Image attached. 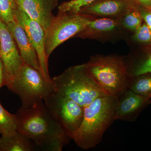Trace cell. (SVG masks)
<instances>
[{
  "label": "cell",
  "mask_w": 151,
  "mask_h": 151,
  "mask_svg": "<svg viewBox=\"0 0 151 151\" xmlns=\"http://www.w3.org/2000/svg\"><path fill=\"white\" fill-rule=\"evenodd\" d=\"M15 115L17 131L44 151H61L72 139L52 116L43 100L30 108L21 106Z\"/></svg>",
  "instance_id": "cell-1"
},
{
  "label": "cell",
  "mask_w": 151,
  "mask_h": 151,
  "mask_svg": "<svg viewBox=\"0 0 151 151\" xmlns=\"http://www.w3.org/2000/svg\"><path fill=\"white\" fill-rule=\"evenodd\" d=\"M117 101L116 96L104 95L84 107L83 121L72 137L79 147L94 148L102 142L105 132L115 121Z\"/></svg>",
  "instance_id": "cell-2"
},
{
  "label": "cell",
  "mask_w": 151,
  "mask_h": 151,
  "mask_svg": "<svg viewBox=\"0 0 151 151\" xmlns=\"http://www.w3.org/2000/svg\"><path fill=\"white\" fill-rule=\"evenodd\" d=\"M51 81L55 92L84 108L98 97L111 95L96 83L85 63L68 68L60 75L51 78Z\"/></svg>",
  "instance_id": "cell-3"
},
{
  "label": "cell",
  "mask_w": 151,
  "mask_h": 151,
  "mask_svg": "<svg viewBox=\"0 0 151 151\" xmlns=\"http://www.w3.org/2000/svg\"><path fill=\"white\" fill-rule=\"evenodd\" d=\"M85 65L96 83L108 94L118 97L128 88L130 78L121 58L97 55Z\"/></svg>",
  "instance_id": "cell-4"
},
{
  "label": "cell",
  "mask_w": 151,
  "mask_h": 151,
  "mask_svg": "<svg viewBox=\"0 0 151 151\" xmlns=\"http://www.w3.org/2000/svg\"><path fill=\"white\" fill-rule=\"evenodd\" d=\"M22 100V106L28 108L45 100L53 91L51 80L40 70L23 62L10 89Z\"/></svg>",
  "instance_id": "cell-5"
},
{
  "label": "cell",
  "mask_w": 151,
  "mask_h": 151,
  "mask_svg": "<svg viewBox=\"0 0 151 151\" xmlns=\"http://www.w3.org/2000/svg\"><path fill=\"white\" fill-rule=\"evenodd\" d=\"M94 18L84 14L58 12L46 33L45 52L47 58L58 47L76 36Z\"/></svg>",
  "instance_id": "cell-6"
},
{
  "label": "cell",
  "mask_w": 151,
  "mask_h": 151,
  "mask_svg": "<svg viewBox=\"0 0 151 151\" xmlns=\"http://www.w3.org/2000/svg\"><path fill=\"white\" fill-rule=\"evenodd\" d=\"M43 101L52 117L72 139L83 121L84 108L54 90Z\"/></svg>",
  "instance_id": "cell-7"
},
{
  "label": "cell",
  "mask_w": 151,
  "mask_h": 151,
  "mask_svg": "<svg viewBox=\"0 0 151 151\" xmlns=\"http://www.w3.org/2000/svg\"><path fill=\"white\" fill-rule=\"evenodd\" d=\"M15 19L24 29L28 38L37 53L42 73L51 80L48 69V58L45 52L46 32L42 26L29 17L19 7L15 12Z\"/></svg>",
  "instance_id": "cell-8"
},
{
  "label": "cell",
  "mask_w": 151,
  "mask_h": 151,
  "mask_svg": "<svg viewBox=\"0 0 151 151\" xmlns=\"http://www.w3.org/2000/svg\"><path fill=\"white\" fill-rule=\"evenodd\" d=\"M0 44V57L5 70L6 86L10 89L24 62L7 25L1 19Z\"/></svg>",
  "instance_id": "cell-9"
},
{
  "label": "cell",
  "mask_w": 151,
  "mask_h": 151,
  "mask_svg": "<svg viewBox=\"0 0 151 151\" xmlns=\"http://www.w3.org/2000/svg\"><path fill=\"white\" fill-rule=\"evenodd\" d=\"M117 97L115 121L135 122L151 103V98L136 94L128 88Z\"/></svg>",
  "instance_id": "cell-10"
},
{
  "label": "cell",
  "mask_w": 151,
  "mask_h": 151,
  "mask_svg": "<svg viewBox=\"0 0 151 151\" xmlns=\"http://www.w3.org/2000/svg\"><path fill=\"white\" fill-rule=\"evenodd\" d=\"M140 6L136 0H96L82 8L79 13L93 17L121 18Z\"/></svg>",
  "instance_id": "cell-11"
},
{
  "label": "cell",
  "mask_w": 151,
  "mask_h": 151,
  "mask_svg": "<svg viewBox=\"0 0 151 151\" xmlns=\"http://www.w3.org/2000/svg\"><path fill=\"white\" fill-rule=\"evenodd\" d=\"M17 5L32 19L37 22L47 32L55 16L52 11L58 0H15Z\"/></svg>",
  "instance_id": "cell-12"
},
{
  "label": "cell",
  "mask_w": 151,
  "mask_h": 151,
  "mask_svg": "<svg viewBox=\"0 0 151 151\" xmlns=\"http://www.w3.org/2000/svg\"><path fill=\"white\" fill-rule=\"evenodd\" d=\"M6 24L16 43L23 61L41 71L37 53L24 29L16 20Z\"/></svg>",
  "instance_id": "cell-13"
},
{
  "label": "cell",
  "mask_w": 151,
  "mask_h": 151,
  "mask_svg": "<svg viewBox=\"0 0 151 151\" xmlns=\"http://www.w3.org/2000/svg\"><path fill=\"white\" fill-rule=\"evenodd\" d=\"M121 25L120 18L103 17L90 20L84 29L76 37L95 38L111 34Z\"/></svg>",
  "instance_id": "cell-14"
},
{
  "label": "cell",
  "mask_w": 151,
  "mask_h": 151,
  "mask_svg": "<svg viewBox=\"0 0 151 151\" xmlns=\"http://www.w3.org/2000/svg\"><path fill=\"white\" fill-rule=\"evenodd\" d=\"M35 143L18 131H14L0 138V151H33Z\"/></svg>",
  "instance_id": "cell-15"
},
{
  "label": "cell",
  "mask_w": 151,
  "mask_h": 151,
  "mask_svg": "<svg viewBox=\"0 0 151 151\" xmlns=\"http://www.w3.org/2000/svg\"><path fill=\"white\" fill-rule=\"evenodd\" d=\"M146 48L129 62L124 63L130 78L151 73V45L146 46Z\"/></svg>",
  "instance_id": "cell-16"
},
{
  "label": "cell",
  "mask_w": 151,
  "mask_h": 151,
  "mask_svg": "<svg viewBox=\"0 0 151 151\" xmlns=\"http://www.w3.org/2000/svg\"><path fill=\"white\" fill-rule=\"evenodd\" d=\"M128 88L136 94L151 99V73L130 78Z\"/></svg>",
  "instance_id": "cell-17"
},
{
  "label": "cell",
  "mask_w": 151,
  "mask_h": 151,
  "mask_svg": "<svg viewBox=\"0 0 151 151\" xmlns=\"http://www.w3.org/2000/svg\"><path fill=\"white\" fill-rule=\"evenodd\" d=\"M17 120L15 114L6 111L0 103V134H6L17 130Z\"/></svg>",
  "instance_id": "cell-18"
},
{
  "label": "cell",
  "mask_w": 151,
  "mask_h": 151,
  "mask_svg": "<svg viewBox=\"0 0 151 151\" xmlns=\"http://www.w3.org/2000/svg\"><path fill=\"white\" fill-rule=\"evenodd\" d=\"M139 8L132 10L121 17V25L134 32L144 22Z\"/></svg>",
  "instance_id": "cell-19"
},
{
  "label": "cell",
  "mask_w": 151,
  "mask_h": 151,
  "mask_svg": "<svg viewBox=\"0 0 151 151\" xmlns=\"http://www.w3.org/2000/svg\"><path fill=\"white\" fill-rule=\"evenodd\" d=\"M17 7L15 0H0V19L6 24L14 21Z\"/></svg>",
  "instance_id": "cell-20"
},
{
  "label": "cell",
  "mask_w": 151,
  "mask_h": 151,
  "mask_svg": "<svg viewBox=\"0 0 151 151\" xmlns=\"http://www.w3.org/2000/svg\"><path fill=\"white\" fill-rule=\"evenodd\" d=\"M96 0H70L58 6V12L78 14L82 8L89 5Z\"/></svg>",
  "instance_id": "cell-21"
},
{
  "label": "cell",
  "mask_w": 151,
  "mask_h": 151,
  "mask_svg": "<svg viewBox=\"0 0 151 151\" xmlns=\"http://www.w3.org/2000/svg\"><path fill=\"white\" fill-rule=\"evenodd\" d=\"M133 38L135 41L145 46L151 45V29L143 22L135 31Z\"/></svg>",
  "instance_id": "cell-22"
},
{
  "label": "cell",
  "mask_w": 151,
  "mask_h": 151,
  "mask_svg": "<svg viewBox=\"0 0 151 151\" xmlns=\"http://www.w3.org/2000/svg\"><path fill=\"white\" fill-rule=\"evenodd\" d=\"M139 10L142 17L143 21L151 29V9L145 8L140 6Z\"/></svg>",
  "instance_id": "cell-23"
},
{
  "label": "cell",
  "mask_w": 151,
  "mask_h": 151,
  "mask_svg": "<svg viewBox=\"0 0 151 151\" xmlns=\"http://www.w3.org/2000/svg\"><path fill=\"white\" fill-rule=\"evenodd\" d=\"M5 70L2 60L0 57V89L3 86H6Z\"/></svg>",
  "instance_id": "cell-24"
},
{
  "label": "cell",
  "mask_w": 151,
  "mask_h": 151,
  "mask_svg": "<svg viewBox=\"0 0 151 151\" xmlns=\"http://www.w3.org/2000/svg\"><path fill=\"white\" fill-rule=\"evenodd\" d=\"M140 5L145 8L151 9V0H136Z\"/></svg>",
  "instance_id": "cell-25"
},
{
  "label": "cell",
  "mask_w": 151,
  "mask_h": 151,
  "mask_svg": "<svg viewBox=\"0 0 151 151\" xmlns=\"http://www.w3.org/2000/svg\"><path fill=\"white\" fill-rule=\"evenodd\" d=\"M0 48H1V44H0Z\"/></svg>",
  "instance_id": "cell-26"
},
{
  "label": "cell",
  "mask_w": 151,
  "mask_h": 151,
  "mask_svg": "<svg viewBox=\"0 0 151 151\" xmlns=\"http://www.w3.org/2000/svg\"></svg>",
  "instance_id": "cell-27"
}]
</instances>
